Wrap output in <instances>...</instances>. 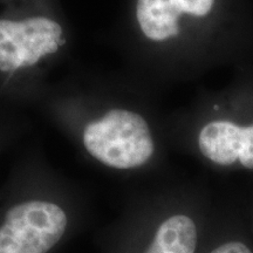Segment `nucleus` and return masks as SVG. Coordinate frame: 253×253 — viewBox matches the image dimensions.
<instances>
[{
    "instance_id": "nucleus-8",
    "label": "nucleus",
    "mask_w": 253,
    "mask_h": 253,
    "mask_svg": "<svg viewBox=\"0 0 253 253\" xmlns=\"http://www.w3.org/2000/svg\"><path fill=\"white\" fill-rule=\"evenodd\" d=\"M210 253H252V251L242 242H227Z\"/></svg>"
},
{
    "instance_id": "nucleus-2",
    "label": "nucleus",
    "mask_w": 253,
    "mask_h": 253,
    "mask_svg": "<svg viewBox=\"0 0 253 253\" xmlns=\"http://www.w3.org/2000/svg\"><path fill=\"white\" fill-rule=\"evenodd\" d=\"M72 46L60 0H0V109L33 108Z\"/></svg>"
},
{
    "instance_id": "nucleus-5",
    "label": "nucleus",
    "mask_w": 253,
    "mask_h": 253,
    "mask_svg": "<svg viewBox=\"0 0 253 253\" xmlns=\"http://www.w3.org/2000/svg\"><path fill=\"white\" fill-rule=\"evenodd\" d=\"M196 246L195 221L185 214H175L161 224L145 253H195Z\"/></svg>"
},
{
    "instance_id": "nucleus-1",
    "label": "nucleus",
    "mask_w": 253,
    "mask_h": 253,
    "mask_svg": "<svg viewBox=\"0 0 253 253\" xmlns=\"http://www.w3.org/2000/svg\"><path fill=\"white\" fill-rule=\"evenodd\" d=\"M32 109L110 169H140L156 154L155 126L126 73L78 72L50 81Z\"/></svg>"
},
{
    "instance_id": "nucleus-4",
    "label": "nucleus",
    "mask_w": 253,
    "mask_h": 253,
    "mask_svg": "<svg viewBox=\"0 0 253 253\" xmlns=\"http://www.w3.org/2000/svg\"><path fill=\"white\" fill-rule=\"evenodd\" d=\"M243 128L224 120H213L199 128L197 148L205 158L220 166H230L239 158Z\"/></svg>"
},
{
    "instance_id": "nucleus-3",
    "label": "nucleus",
    "mask_w": 253,
    "mask_h": 253,
    "mask_svg": "<svg viewBox=\"0 0 253 253\" xmlns=\"http://www.w3.org/2000/svg\"><path fill=\"white\" fill-rule=\"evenodd\" d=\"M67 224V213L56 202L39 197L14 202L0 225V253H47Z\"/></svg>"
},
{
    "instance_id": "nucleus-6",
    "label": "nucleus",
    "mask_w": 253,
    "mask_h": 253,
    "mask_svg": "<svg viewBox=\"0 0 253 253\" xmlns=\"http://www.w3.org/2000/svg\"><path fill=\"white\" fill-rule=\"evenodd\" d=\"M30 129L24 112L13 109H0V148L13 141Z\"/></svg>"
},
{
    "instance_id": "nucleus-7",
    "label": "nucleus",
    "mask_w": 253,
    "mask_h": 253,
    "mask_svg": "<svg viewBox=\"0 0 253 253\" xmlns=\"http://www.w3.org/2000/svg\"><path fill=\"white\" fill-rule=\"evenodd\" d=\"M238 160L245 168L253 169V125L243 128L242 147Z\"/></svg>"
}]
</instances>
